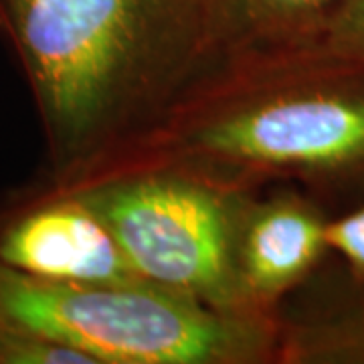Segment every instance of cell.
<instances>
[{
	"mask_svg": "<svg viewBox=\"0 0 364 364\" xmlns=\"http://www.w3.org/2000/svg\"><path fill=\"white\" fill-rule=\"evenodd\" d=\"M0 257L23 272L59 282L146 284L102 219L79 196L45 182L0 207Z\"/></svg>",
	"mask_w": 364,
	"mask_h": 364,
	"instance_id": "cell-5",
	"label": "cell"
},
{
	"mask_svg": "<svg viewBox=\"0 0 364 364\" xmlns=\"http://www.w3.org/2000/svg\"><path fill=\"white\" fill-rule=\"evenodd\" d=\"M296 363H364V301L330 320L284 322L282 364Z\"/></svg>",
	"mask_w": 364,
	"mask_h": 364,
	"instance_id": "cell-8",
	"label": "cell"
},
{
	"mask_svg": "<svg viewBox=\"0 0 364 364\" xmlns=\"http://www.w3.org/2000/svg\"><path fill=\"white\" fill-rule=\"evenodd\" d=\"M208 0H0V41L37 109L43 182L142 136L207 65Z\"/></svg>",
	"mask_w": 364,
	"mask_h": 364,
	"instance_id": "cell-1",
	"label": "cell"
},
{
	"mask_svg": "<svg viewBox=\"0 0 364 364\" xmlns=\"http://www.w3.org/2000/svg\"><path fill=\"white\" fill-rule=\"evenodd\" d=\"M304 43L332 57L364 65V0H342Z\"/></svg>",
	"mask_w": 364,
	"mask_h": 364,
	"instance_id": "cell-9",
	"label": "cell"
},
{
	"mask_svg": "<svg viewBox=\"0 0 364 364\" xmlns=\"http://www.w3.org/2000/svg\"><path fill=\"white\" fill-rule=\"evenodd\" d=\"M326 245L348 263L354 275L364 277V207L326 223Z\"/></svg>",
	"mask_w": 364,
	"mask_h": 364,
	"instance_id": "cell-10",
	"label": "cell"
},
{
	"mask_svg": "<svg viewBox=\"0 0 364 364\" xmlns=\"http://www.w3.org/2000/svg\"><path fill=\"white\" fill-rule=\"evenodd\" d=\"M130 166H178L249 191L358 176L364 65L310 43L215 57L142 136L87 174Z\"/></svg>",
	"mask_w": 364,
	"mask_h": 364,
	"instance_id": "cell-2",
	"label": "cell"
},
{
	"mask_svg": "<svg viewBox=\"0 0 364 364\" xmlns=\"http://www.w3.org/2000/svg\"><path fill=\"white\" fill-rule=\"evenodd\" d=\"M342 0H208L207 63L229 53L296 45Z\"/></svg>",
	"mask_w": 364,
	"mask_h": 364,
	"instance_id": "cell-7",
	"label": "cell"
},
{
	"mask_svg": "<svg viewBox=\"0 0 364 364\" xmlns=\"http://www.w3.org/2000/svg\"><path fill=\"white\" fill-rule=\"evenodd\" d=\"M326 219L298 193L261 191L243 213L235 269L243 306L249 312L277 314V304L298 287L322 257Z\"/></svg>",
	"mask_w": 364,
	"mask_h": 364,
	"instance_id": "cell-6",
	"label": "cell"
},
{
	"mask_svg": "<svg viewBox=\"0 0 364 364\" xmlns=\"http://www.w3.org/2000/svg\"><path fill=\"white\" fill-rule=\"evenodd\" d=\"M49 186L73 193L102 219L142 282L215 310L249 312L235 253L243 213L259 191L178 166L100 170Z\"/></svg>",
	"mask_w": 364,
	"mask_h": 364,
	"instance_id": "cell-4",
	"label": "cell"
},
{
	"mask_svg": "<svg viewBox=\"0 0 364 364\" xmlns=\"http://www.w3.org/2000/svg\"><path fill=\"white\" fill-rule=\"evenodd\" d=\"M277 314L223 312L150 284L93 286L0 257V364H282Z\"/></svg>",
	"mask_w": 364,
	"mask_h": 364,
	"instance_id": "cell-3",
	"label": "cell"
}]
</instances>
